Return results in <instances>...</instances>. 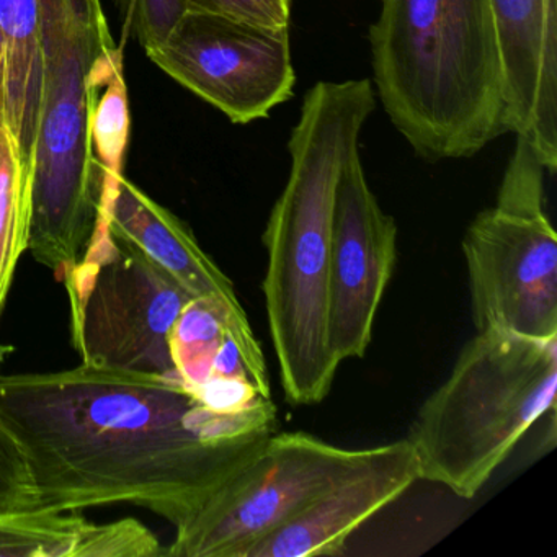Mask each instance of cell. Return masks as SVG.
Returning <instances> with one entry per match:
<instances>
[{"label": "cell", "mask_w": 557, "mask_h": 557, "mask_svg": "<svg viewBox=\"0 0 557 557\" xmlns=\"http://www.w3.org/2000/svg\"><path fill=\"white\" fill-rule=\"evenodd\" d=\"M115 8L123 22V44L133 38L145 51L162 44L184 14L178 0H115Z\"/></svg>", "instance_id": "cell-20"}, {"label": "cell", "mask_w": 557, "mask_h": 557, "mask_svg": "<svg viewBox=\"0 0 557 557\" xmlns=\"http://www.w3.org/2000/svg\"><path fill=\"white\" fill-rule=\"evenodd\" d=\"M556 391L557 335L478 331L410 426L419 479L475 497L524 433L556 412Z\"/></svg>", "instance_id": "cell-5"}, {"label": "cell", "mask_w": 557, "mask_h": 557, "mask_svg": "<svg viewBox=\"0 0 557 557\" xmlns=\"http://www.w3.org/2000/svg\"><path fill=\"white\" fill-rule=\"evenodd\" d=\"M182 11L191 14L218 15L253 27H289L292 0H178Z\"/></svg>", "instance_id": "cell-21"}, {"label": "cell", "mask_w": 557, "mask_h": 557, "mask_svg": "<svg viewBox=\"0 0 557 557\" xmlns=\"http://www.w3.org/2000/svg\"><path fill=\"white\" fill-rule=\"evenodd\" d=\"M81 363L175 374L169 337L194 296L100 220L86 259L63 282Z\"/></svg>", "instance_id": "cell-7"}, {"label": "cell", "mask_w": 557, "mask_h": 557, "mask_svg": "<svg viewBox=\"0 0 557 557\" xmlns=\"http://www.w3.org/2000/svg\"><path fill=\"white\" fill-rule=\"evenodd\" d=\"M44 79V32L38 0H0V123L22 161L34 169Z\"/></svg>", "instance_id": "cell-15"}, {"label": "cell", "mask_w": 557, "mask_h": 557, "mask_svg": "<svg viewBox=\"0 0 557 557\" xmlns=\"http://www.w3.org/2000/svg\"><path fill=\"white\" fill-rule=\"evenodd\" d=\"M544 165L517 138L494 207L462 239L475 331L557 335V237L544 210Z\"/></svg>", "instance_id": "cell-6"}, {"label": "cell", "mask_w": 557, "mask_h": 557, "mask_svg": "<svg viewBox=\"0 0 557 557\" xmlns=\"http://www.w3.org/2000/svg\"><path fill=\"white\" fill-rule=\"evenodd\" d=\"M149 60L236 125L269 119L295 90L288 28L184 12Z\"/></svg>", "instance_id": "cell-9"}, {"label": "cell", "mask_w": 557, "mask_h": 557, "mask_svg": "<svg viewBox=\"0 0 557 557\" xmlns=\"http://www.w3.org/2000/svg\"><path fill=\"white\" fill-rule=\"evenodd\" d=\"M90 138L102 171L122 174L129 141L128 90L123 66L113 70L97 92L90 120Z\"/></svg>", "instance_id": "cell-18"}, {"label": "cell", "mask_w": 557, "mask_h": 557, "mask_svg": "<svg viewBox=\"0 0 557 557\" xmlns=\"http://www.w3.org/2000/svg\"><path fill=\"white\" fill-rule=\"evenodd\" d=\"M370 45L384 112L423 161L472 158L508 133L491 0H381Z\"/></svg>", "instance_id": "cell-3"}, {"label": "cell", "mask_w": 557, "mask_h": 557, "mask_svg": "<svg viewBox=\"0 0 557 557\" xmlns=\"http://www.w3.org/2000/svg\"><path fill=\"white\" fill-rule=\"evenodd\" d=\"M371 448L347 449L306 432L273 433L200 508L175 527L171 557H247L354 471Z\"/></svg>", "instance_id": "cell-8"}, {"label": "cell", "mask_w": 557, "mask_h": 557, "mask_svg": "<svg viewBox=\"0 0 557 557\" xmlns=\"http://www.w3.org/2000/svg\"><path fill=\"white\" fill-rule=\"evenodd\" d=\"M158 556H164L161 541L132 518L97 524L54 511L0 517V557Z\"/></svg>", "instance_id": "cell-14"}, {"label": "cell", "mask_w": 557, "mask_h": 557, "mask_svg": "<svg viewBox=\"0 0 557 557\" xmlns=\"http://www.w3.org/2000/svg\"><path fill=\"white\" fill-rule=\"evenodd\" d=\"M276 423L272 399L211 409L177 374L86 363L0 374V425L27 455L41 511L133 504L177 527L262 448Z\"/></svg>", "instance_id": "cell-1"}, {"label": "cell", "mask_w": 557, "mask_h": 557, "mask_svg": "<svg viewBox=\"0 0 557 557\" xmlns=\"http://www.w3.org/2000/svg\"><path fill=\"white\" fill-rule=\"evenodd\" d=\"M416 481L419 468L409 440L371 448L360 466L260 541L247 557L338 556L361 524L397 500Z\"/></svg>", "instance_id": "cell-12"}, {"label": "cell", "mask_w": 557, "mask_h": 557, "mask_svg": "<svg viewBox=\"0 0 557 557\" xmlns=\"http://www.w3.org/2000/svg\"><path fill=\"white\" fill-rule=\"evenodd\" d=\"M32 175L22 161L17 141L8 125L0 123V321L22 256L30 237ZM14 345L0 342V364Z\"/></svg>", "instance_id": "cell-16"}, {"label": "cell", "mask_w": 557, "mask_h": 557, "mask_svg": "<svg viewBox=\"0 0 557 557\" xmlns=\"http://www.w3.org/2000/svg\"><path fill=\"white\" fill-rule=\"evenodd\" d=\"M44 79L30 187L28 250L61 283L86 259L102 220L103 177L90 138L100 86L123 66L102 0H38Z\"/></svg>", "instance_id": "cell-4"}, {"label": "cell", "mask_w": 557, "mask_h": 557, "mask_svg": "<svg viewBox=\"0 0 557 557\" xmlns=\"http://www.w3.org/2000/svg\"><path fill=\"white\" fill-rule=\"evenodd\" d=\"M374 110L370 81H321L305 94L289 136L288 182L263 233L262 289L280 381L293 406L322 403L341 367L329 335L335 190Z\"/></svg>", "instance_id": "cell-2"}, {"label": "cell", "mask_w": 557, "mask_h": 557, "mask_svg": "<svg viewBox=\"0 0 557 557\" xmlns=\"http://www.w3.org/2000/svg\"><path fill=\"white\" fill-rule=\"evenodd\" d=\"M231 334L236 342L233 319L221 302L211 298H191L178 315L169 337L175 374L191 391L211 376L214 358Z\"/></svg>", "instance_id": "cell-17"}, {"label": "cell", "mask_w": 557, "mask_h": 557, "mask_svg": "<svg viewBox=\"0 0 557 557\" xmlns=\"http://www.w3.org/2000/svg\"><path fill=\"white\" fill-rule=\"evenodd\" d=\"M34 511H41V502L30 462L21 443L0 425V517Z\"/></svg>", "instance_id": "cell-19"}, {"label": "cell", "mask_w": 557, "mask_h": 557, "mask_svg": "<svg viewBox=\"0 0 557 557\" xmlns=\"http://www.w3.org/2000/svg\"><path fill=\"white\" fill-rule=\"evenodd\" d=\"M500 45L508 133L557 171V0H491Z\"/></svg>", "instance_id": "cell-13"}, {"label": "cell", "mask_w": 557, "mask_h": 557, "mask_svg": "<svg viewBox=\"0 0 557 557\" xmlns=\"http://www.w3.org/2000/svg\"><path fill=\"white\" fill-rule=\"evenodd\" d=\"M396 260V221L377 203L355 152L338 177L332 220L329 335L341 363L367 355Z\"/></svg>", "instance_id": "cell-10"}, {"label": "cell", "mask_w": 557, "mask_h": 557, "mask_svg": "<svg viewBox=\"0 0 557 557\" xmlns=\"http://www.w3.org/2000/svg\"><path fill=\"white\" fill-rule=\"evenodd\" d=\"M103 218L110 233L141 250L194 298L221 302L233 319L236 344L260 396L272 399L269 370L234 283L205 252L187 223L123 174L106 172Z\"/></svg>", "instance_id": "cell-11"}]
</instances>
